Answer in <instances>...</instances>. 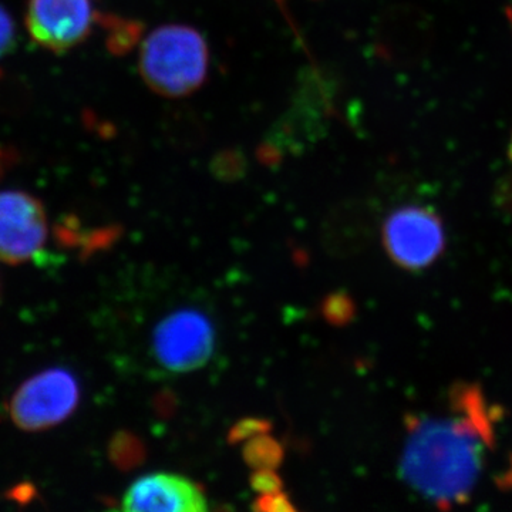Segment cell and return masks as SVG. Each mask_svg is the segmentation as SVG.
Listing matches in <instances>:
<instances>
[{
  "mask_svg": "<svg viewBox=\"0 0 512 512\" xmlns=\"http://www.w3.org/2000/svg\"><path fill=\"white\" fill-rule=\"evenodd\" d=\"M474 421L464 417L419 421L400 461L403 480L434 503L467 500L484 457V433Z\"/></svg>",
  "mask_w": 512,
  "mask_h": 512,
  "instance_id": "6da1fadb",
  "label": "cell"
},
{
  "mask_svg": "<svg viewBox=\"0 0 512 512\" xmlns=\"http://www.w3.org/2000/svg\"><path fill=\"white\" fill-rule=\"evenodd\" d=\"M140 73L160 96L185 97L207 79L210 52L204 37L187 25H164L148 35L140 50Z\"/></svg>",
  "mask_w": 512,
  "mask_h": 512,
  "instance_id": "7a4b0ae2",
  "label": "cell"
},
{
  "mask_svg": "<svg viewBox=\"0 0 512 512\" xmlns=\"http://www.w3.org/2000/svg\"><path fill=\"white\" fill-rule=\"evenodd\" d=\"M80 402L76 376L63 367H50L29 377L10 397V420L18 429L37 433L69 419Z\"/></svg>",
  "mask_w": 512,
  "mask_h": 512,
  "instance_id": "3957f363",
  "label": "cell"
},
{
  "mask_svg": "<svg viewBox=\"0 0 512 512\" xmlns=\"http://www.w3.org/2000/svg\"><path fill=\"white\" fill-rule=\"evenodd\" d=\"M383 239L396 264L409 271H421L439 258L446 235L436 212L409 205L389 215L384 224Z\"/></svg>",
  "mask_w": 512,
  "mask_h": 512,
  "instance_id": "277c9868",
  "label": "cell"
},
{
  "mask_svg": "<svg viewBox=\"0 0 512 512\" xmlns=\"http://www.w3.org/2000/svg\"><path fill=\"white\" fill-rule=\"evenodd\" d=\"M215 332L204 313L183 309L158 323L153 333L154 356L171 372L200 369L211 359Z\"/></svg>",
  "mask_w": 512,
  "mask_h": 512,
  "instance_id": "5b68a950",
  "label": "cell"
},
{
  "mask_svg": "<svg viewBox=\"0 0 512 512\" xmlns=\"http://www.w3.org/2000/svg\"><path fill=\"white\" fill-rule=\"evenodd\" d=\"M47 215L42 202L25 191H0V261L22 265L45 247Z\"/></svg>",
  "mask_w": 512,
  "mask_h": 512,
  "instance_id": "8992f818",
  "label": "cell"
},
{
  "mask_svg": "<svg viewBox=\"0 0 512 512\" xmlns=\"http://www.w3.org/2000/svg\"><path fill=\"white\" fill-rule=\"evenodd\" d=\"M96 22L94 0H29L26 25L37 45L62 53L79 46Z\"/></svg>",
  "mask_w": 512,
  "mask_h": 512,
  "instance_id": "52a82bcc",
  "label": "cell"
},
{
  "mask_svg": "<svg viewBox=\"0 0 512 512\" xmlns=\"http://www.w3.org/2000/svg\"><path fill=\"white\" fill-rule=\"evenodd\" d=\"M123 510L148 512H202L207 498L197 484L178 474L154 473L128 487Z\"/></svg>",
  "mask_w": 512,
  "mask_h": 512,
  "instance_id": "ba28073f",
  "label": "cell"
},
{
  "mask_svg": "<svg viewBox=\"0 0 512 512\" xmlns=\"http://www.w3.org/2000/svg\"><path fill=\"white\" fill-rule=\"evenodd\" d=\"M244 458L248 466L261 470V468L278 467L284 458V448L272 437L261 434L248 441L244 447Z\"/></svg>",
  "mask_w": 512,
  "mask_h": 512,
  "instance_id": "9c48e42d",
  "label": "cell"
},
{
  "mask_svg": "<svg viewBox=\"0 0 512 512\" xmlns=\"http://www.w3.org/2000/svg\"><path fill=\"white\" fill-rule=\"evenodd\" d=\"M271 430V423L262 419H245L239 421L232 427L229 433V441L231 443H238V441L251 440L261 434H268Z\"/></svg>",
  "mask_w": 512,
  "mask_h": 512,
  "instance_id": "30bf717a",
  "label": "cell"
},
{
  "mask_svg": "<svg viewBox=\"0 0 512 512\" xmlns=\"http://www.w3.org/2000/svg\"><path fill=\"white\" fill-rule=\"evenodd\" d=\"M252 488L261 495L279 493L282 490V480L272 468L255 470L251 477Z\"/></svg>",
  "mask_w": 512,
  "mask_h": 512,
  "instance_id": "8fae6325",
  "label": "cell"
},
{
  "mask_svg": "<svg viewBox=\"0 0 512 512\" xmlns=\"http://www.w3.org/2000/svg\"><path fill=\"white\" fill-rule=\"evenodd\" d=\"M255 510L259 511H293L295 507L291 504L288 495L279 491V493L261 495L256 504Z\"/></svg>",
  "mask_w": 512,
  "mask_h": 512,
  "instance_id": "7c38bea8",
  "label": "cell"
},
{
  "mask_svg": "<svg viewBox=\"0 0 512 512\" xmlns=\"http://www.w3.org/2000/svg\"><path fill=\"white\" fill-rule=\"evenodd\" d=\"M15 35V23L9 13L0 6V57L5 56L12 49Z\"/></svg>",
  "mask_w": 512,
  "mask_h": 512,
  "instance_id": "4fadbf2b",
  "label": "cell"
},
{
  "mask_svg": "<svg viewBox=\"0 0 512 512\" xmlns=\"http://www.w3.org/2000/svg\"><path fill=\"white\" fill-rule=\"evenodd\" d=\"M510 158L512 163V137H511V144H510Z\"/></svg>",
  "mask_w": 512,
  "mask_h": 512,
  "instance_id": "5bb4252c",
  "label": "cell"
}]
</instances>
